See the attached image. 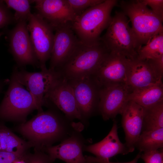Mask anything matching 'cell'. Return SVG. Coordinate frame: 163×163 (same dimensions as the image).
Masks as SVG:
<instances>
[{"instance_id": "6da1fadb", "label": "cell", "mask_w": 163, "mask_h": 163, "mask_svg": "<svg viewBox=\"0 0 163 163\" xmlns=\"http://www.w3.org/2000/svg\"><path fill=\"white\" fill-rule=\"evenodd\" d=\"M83 123H75L52 110L43 111L19 127L21 133L33 142L44 147L62 141L74 132L81 131Z\"/></svg>"}, {"instance_id": "7a4b0ae2", "label": "cell", "mask_w": 163, "mask_h": 163, "mask_svg": "<svg viewBox=\"0 0 163 163\" xmlns=\"http://www.w3.org/2000/svg\"><path fill=\"white\" fill-rule=\"evenodd\" d=\"M118 2L117 0H104L86 9L71 23L72 30L81 43L92 45L100 40L101 34L111 21L112 10Z\"/></svg>"}, {"instance_id": "3957f363", "label": "cell", "mask_w": 163, "mask_h": 163, "mask_svg": "<svg viewBox=\"0 0 163 163\" xmlns=\"http://www.w3.org/2000/svg\"><path fill=\"white\" fill-rule=\"evenodd\" d=\"M109 52L101 39L89 45L80 42L68 59L56 71L67 80L92 75Z\"/></svg>"}, {"instance_id": "277c9868", "label": "cell", "mask_w": 163, "mask_h": 163, "mask_svg": "<svg viewBox=\"0 0 163 163\" xmlns=\"http://www.w3.org/2000/svg\"><path fill=\"white\" fill-rule=\"evenodd\" d=\"M119 5L131 22V28L139 49L153 37L163 32V20L141 0L121 1Z\"/></svg>"}, {"instance_id": "5b68a950", "label": "cell", "mask_w": 163, "mask_h": 163, "mask_svg": "<svg viewBox=\"0 0 163 163\" xmlns=\"http://www.w3.org/2000/svg\"><path fill=\"white\" fill-rule=\"evenodd\" d=\"M100 39L110 52L120 54L129 59L137 57L139 49L129 21L122 11H116Z\"/></svg>"}, {"instance_id": "8992f818", "label": "cell", "mask_w": 163, "mask_h": 163, "mask_svg": "<svg viewBox=\"0 0 163 163\" xmlns=\"http://www.w3.org/2000/svg\"><path fill=\"white\" fill-rule=\"evenodd\" d=\"M35 109L37 110V107L33 97L13 72L8 89L0 105V119L23 118Z\"/></svg>"}, {"instance_id": "52a82bcc", "label": "cell", "mask_w": 163, "mask_h": 163, "mask_svg": "<svg viewBox=\"0 0 163 163\" xmlns=\"http://www.w3.org/2000/svg\"><path fill=\"white\" fill-rule=\"evenodd\" d=\"M67 80L73 89L82 123H84L99 111L101 86L92 75Z\"/></svg>"}, {"instance_id": "ba28073f", "label": "cell", "mask_w": 163, "mask_h": 163, "mask_svg": "<svg viewBox=\"0 0 163 163\" xmlns=\"http://www.w3.org/2000/svg\"><path fill=\"white\" fill-rule=\"evenodd\" d=\"M28 21L27 29L39 67L41 70L45 69L46 62L50 57L54 30L38 13H32Z\"/></svg>"}, {"instance_id": "9c48e42d", "label": "cell", "mask_w": 163, "mask_h": 163, "mask_svg": "<svg viewBox=\"0 0 163 163\" xmlns=\"http://www.w3.org/2000/svg\"><path fill=\"white\" fill-rule=\"evenodd\" d=\"M13 72L19 82L26 86L32 95L38 111H43L42 107L46 105L45 95L53 83L59 76V72L47 68L37 72L18 71L16 69Z\"/></svg>"}, {"instance_id": "30bf717a", "label": "cell", "mask_w": 163, "mask_h": 163, "mask_svg": "<svg viewBox=\"0 0 163 163\" xmlns=\"http://www.w3.org/2000/svg\"><path fill=\"white\" fill-rule=\"evenodd\" d=\"M71 23L54 28L55 32L49 69L56 70L60 68L80 43L72 28Z\"/></svg>"}, {"instance_id": "8fae6325", "label": "cell", "mask_w": 163, "mask_h": 163, "mask_svg": "<svg viewBox=\"0 0 163 163\" xmlns=\"http://www.w3.org/2000/svg\"><path fill=\"white\" fill-rule=\"evenodd\" d=\"M45 100L46 105L51 102L69 120L73 121L77 119L82 123L73 89L65 78L60 75L50 88L45 95Z\"/></svg>"}, {"instance_id": "7c38bea8", "label": "cell", "mask_w": 163, "mask_h": 163, "mask_svg": "<svg viewBox=\"0 0 163 163\" xmlns=\"http://www.w3.org/2000/svg\"><path fill=\"white\" fill-rule=\"evenodd\" d=\"M9 46L11 53L18 64L39 66L30 39L26 21L16 23L9 32Z\"/></svg>"}, {"instance_id": "4fadbf2b", "label": "cell", "mask_w": 163, "mask_h": 163, "mask_svg": "<svg viewBox=\"0 0 163 163\" xmlns=\"http://www.w3.org/2000/svg\"><path fill=\"white\" fill-rule=\"evenodd\" d=\"M129 92L126 83L101 86L98 110L104 120L113 119L121 114Z\"/></svg>"}, {"instance_id": "5bb4252c", "label": "cell", "mask_w": 163, "mask_h": 163, "mask_svg": "<svg viewBox=\"0 0 163 163\" xmlns=\"http://www.w3.org/2000/svg\"><path fill=\"white\" fill-rule=\"evenodd\" d=\"M129 60L119 54L109 52L92 75L101 86L126 84Z\"/></svg>"}, {"instance_id": "9a60e30c", "label": "cell", "mask_w": 163, "mask_h": 163, "mask_svg": "<svg viewBox=\"0 0 163 163\" xmlns=\"http://www.w3.org/2000/svg\"><path fill=\"white\" fill-rule=\"evenodd\" d=\"M80 132H74L57 145L45 149L47 154L53 161L59 159L66 163H88L83 154L86 145Z\"/></svg>"}, {"instance_id": "2e32d148", "label": "cell", "mask_w": 163, "mask_h": 163, "mask_svg": "<svg viewBox=\"0 0 163 163\" xmlns=\"http://www.w3.org/2000/svg\"><path fill=\"white\" fill-rule=\"evenodd\" d=\"M39 14L54 28L72 22L76 16L67 0H32Z\"/></svg>"}, {"instance_id": "e0dca14e", "label": "cell", "mask_w": 163, "mask_h": 163, "mask_svg": "<svg viewBox=\"0 0 163 163\" xmlns=\"http://www.w3.org/2000/svg\"><path fill=\"white\" fill-rule=\"evenodd\" d=\"M121 114L125 136V144L129 152H132L142 131L144 108L133 101H128Z\"/></svg>"}, {"instance_id": "ac0fdd59", "label": "cell", "mask_w": 163, "mask_h": 163, "mask_svg": "<svg viewBox=\"0 0 163 163\" xmlns=\"http://www.w3.org/2000/svg\"><path fill=\"white\" fill-rule=\"evenodd\" d=\"M147 60L129 59L126 84L130 92L152 85L162 81Z\"/></svg>"}, {"instance_id": "d6986e66", "label": "cell", "mask_w": 163, "mask_h": 163, "mask_svg": "<svg viewBox=\"0 0 163 163\" xmlns=\"http://www.w3.org/2000/svg\"><path fill=\"white\" fill-rule=\"evenodd\" d=\"M118 126L115 120L108 134L103 139L94 144L85 145L84 151L93 154L96 157L109 159L117 155H125L129 150L125 144L120 140L118 135Z\"/></svg>"}, {"instance_id": "ffe728a7", "label": "cell", "mask_w": 163, "mask_h": 163, "mask_svg": "<svg viewBox=\"0 0 163 163\" xmlns=\"http://www.w3.org/2000/svg\"><path fill=\"white\" fill-rule=\"evenodd\" d=\"M127 99L128 101H133L144 108L149 107L163 101L162 81L129 92Z\"/></svg>"}, {"instance_id": "44dd1931", "label": "cell", "mask_w": 163, "mask_h": 163, "mask_svg": "<svg viewBox=\"0 0 163 163\" xmlns=\"http://www.w3.org/2000/svg\"><path fill=\"white\" fill-rule=\"evenodd\" d=\"M163 147V128L142 131L135 145V148L141 152Z\"/></svg>"}, {"instance_id": "7402d4cb", "label": "cell", "mask_w": 163, "mask_h": 163, "mask_svg": "<svg viewBox=\"0 0 163 163\" xmlns=\"http://www.w3.org/2000/svg\"><path fill=\"white\" fill-rule=\"evenodd\" d=\"M0 145L1 151L19 155L25 154L27 145L7 128L0 126Z\"/></svg>"}, {"instance_id": "603a6c76", "label": "cell", "mask_w": 163, "mask_h": 163, "mask_svg": "<svg viewBox=\"0 0 163 163\" xmlns=\"http://www.w3.org/2000/svg\"><path fill=\"white\" fill-rule=\"evenodd\" d=\"M144 108L142 131L163 128V101L149 107Z\"/></svg>"}, {"instance_id": "cb8c5ba5", "label": "cell", "mask_w": 163, "mask_h": 163, "mask_svg": "<svg viewBox=\"0 0 163 163\" xmlns=\"http://www.w3.org/2000/svg\"><path fill=\"white\" fill-rule=\"evenodd\" d=\"M138 50L137 58L147 60L163 56V32L153 37Z\"/></svg>"}, {"instance_id": "d4e9b609", "label": "cell", "mask_w": 163, "mask_h": 163, "mask_svg": "<svg viewBox=\"0 0 163 163\" xmlns=\"http://www.w3.org/2000/svg\"><path fill=\"white\" fill-rule=\"evenodd\" d=\"M7 7L15 11L14 17L16 23L28 21L31 13L30 4L32 1L28 0H5L3 1Z\"/></svg>"}, {"instance_id": "484cf974", "label": "cell", "mask_w": 163, "mask_h": 163, "mask_svg": "<svg viewBox=\"0 0 163 163\" xmlns=\"http://www.w3.org/2000/svg\"><path fill=\"white\" fill-rule=\"evenodd\" d=\"M104 1V0H67L76 17L80 15L87 9L100 4Z\"/></svg>"}, {"instance_id": "4316f807", "label": "cell", "mask_w": 163, "mask_h": 163, "mask_svg": "<svg viewBox=\"0 0 163 163\" xmlns=\"http://www.w3.org/2000/svg\"><path fill=\"white\" fill-rule=\"evenodd\" d=\"M140 157L145 163H163V149L142 152Z\"/></svg>"}, {"instance_id": "83f0119b", "label": "cell", "mask_w": 163, "mask_h": 163, "mask_svg": "<svg viewBox=\"0 0 163 163\" xmlns=\"http://www.w3.org/2000/svg\"><path fill=\"white\" fill-rule=\"evenodd\" d=\"M4 2L0 0V29L14 21V16Z\"/></svg>"}, {"instance_id": "f1b7e54d", "label": "cell", "mask_w": 163, "mask_h": 163, "mask_svg": "<svg viewBox=\"0 0 163 163\" xmlns=\"http://www.w3.org/2000/svg\"><path fill=\"white\" fill-rule=\"evenodd\" d=\"M24 158L26 163H53L54 161L47 154L41 152L30 155L26 154Z\"/></svg>"}, {"instance_id": "f546056e", "label": "cell", "mask_w": 163, "mask_h": 163, "mask_svg": "<svg viewBox=\"0 0 163 163\" xmlns=\"http://www.w3.org/2000/svg\"><path fill=\"white\" fill-rule=\"evenodd\" d=\"M145 5L149 6L152 11L161 19H163V0H141Z\"/></svg>"}, {"instance_id": "4dcf8cb0", "label": "cell", "mask_w": 163, "mask_h": 163, "mask_svg": "<svg viewBox=\"0 0 163 163\" xmlns=\"http://www.w3.org/2000/svg\"><path fill=\"white\" fill-rule=\"evenodd\" d=\"M158 75L162 78L163 75V56L158 58L147 59Z\"/></svg>"}, {"instance_id": "1f68e13d", "label": "cell", "mask_w": 163, "mask_h": 163, "mask_svg": "<svg viewBox=\"0 0 163 163\" xmlns=\"http://www.w3.org/2000/svg\"><path fill=\"white\" fill-rule=\"evenodd\" d=\"M25 154L23 155H19L6 151H1L0 163H13L17 160L22 158Z\"/></svg>"}, {"instance_id": "d6a6232c", "label": "cell", "mask_w": 163, "mask_h": 163, "mask_svg": "<svg viewBox=\"0 0 163 163\" xmlns=\"http://www.w3.org/2000/svg\"><path fill=\"white\" fill-rule=\"evenodd\" d=\"M141 152H140L136 158L132 161L124 163L113 162L110 161L109 159H104L90 156H85L88 163H137L138 159L140 158Z\"/></svg>"}, {"instance_id": "836d02e7", "label": "cell", "mask_w": 163, "mask_h": 163, "mask_svg": "<svg viewBox=\"0 0 163 163\" xmlns=\"http://www.w3.org/2000/svg\"><path fill=\"white\" fill-rule=\"evenodd\" d=\"M25 155L23 156L22 158L17 160L16 161L14 162L13 163H26V162L24 158Z\"/></svg>"}, {"instance_id": "e575fe53", "label": "cell", "mask_w": 163, "mask_h": 163, "mask_svg": "<svg viewBox=\"0 0 163 163\" xmlns=\"http://www.w3.org/2000/svg\"><path fill=\"white\" fill-rule=\"evenodd\" d=\"M4 83L1 82H0V93Z\"/></svg>"}, {"instance_id": "d590c367", "label": "cell", "mask_w": 163, "mask_h": 163, "mask_svg": "<svg viewBox=\"0 0 163 163\" xmlns=\"http://www.w3.org/2000/svg\"><path fill=\"white\" fill-rule=\"evenodd\" d=\"M3 34V33L2 32H0V37Z\"/></svg>"}, {"instance_id": "8d00e7d4", "label": "cell", "mask_w": 163, "mask_h": 163, "mask_svg": "<svg viewBox=\"0 0 163 163\" xmlns=\"http://www.w3.org/2000/svg\"><path fill=\"white\" fill-rule=\"evenodd\" d=\"M1 151V146H0V151Z\"/></svg>"}]
</instances>
